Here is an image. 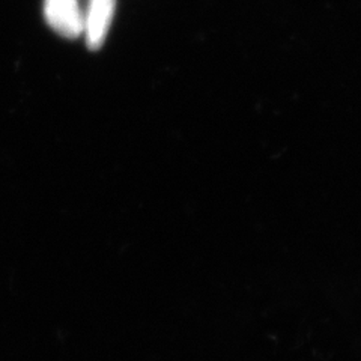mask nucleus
I'll list each match as a JSON object with an SVG mask.
<instances>
[{
    "label": "nucleus",
    "instance_id": "f257e3e1",
    "mask_svg": "<svg viewBox=\"0 0 361 361\" xmlns=\"http://www.w3.org/2000/svg\"><path fill=\"white\" fill-rule=\"evenodd\" d=\"M45 17L56 32L68 38L78 37L83 29L77 0H45Z\"/></svg>",
    "mask_w": 361,
    "mask_h": 361
},
{
    "label": "nucleus",
    "instance_id": "f03ea898",
    "mask_svg": "<svg viewBox=\"0 0 361 361\" xmlns=\"http://www.w3.org/2000/svg\"><path fill=\"white\" fill-rule=\"evenodd\" d=\"M116 0H92L86 21V41L92 50L104 42L110 21L115 13Z\"/></svg>",
    "mask_w": 361,
    "mask_h": 361
}]
</instances>
